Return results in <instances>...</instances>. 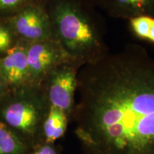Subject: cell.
Returning a JSON list of instances; mask_svg holds the SVG:
<instances>
[{
    "mask_svg": "<svg viewBox=\"0 0 154 154\" xmlns=\"http://www.w3.org/2000/svg\"><path fill=\"white\" fill-rule=\"evenodd\" d=\"M71 119L82 154H154V58L128 44L83 65Z\"/></svg>",
    "mask_w": 154,
    "mask_h": 154,
    "instance_id": "obj_1",
    "label": "cell"
},
{
    "mask_svg": "<svg viewBox=\"0 0 154 154\" xmlns=\"http://www.w3.org/2000/svg\"><path fill=\"white\" fill-rule=\"evenodd\" d=\"M54 38L81 66L109 52L101 20L78 0H51L48 7Z\"/></svg>",
    "mask_w": 154,
    "mask_h": 154,
    "instance_id": "obj_2",
    "label": "cell"
},
{
    "mask_svg": "<svg viewBox=\"0 0 154 154\" xmlns=\"http://www.w3.org/2000/svg\"><path fill=\"white\" fill-rule=\"evenodd\" d=\"M50 104L42 86H26L15 90L13 99L2 110L3 122L26 140L42 136Z\"/></svg>",
    "mask_w": 154,
    "mask_h": 154,
    "instance_id": "obj_3",
    "label": "cell"
},
{
    "mask_svg": "<svg viewBox=\"0 0 154 154\" xmlns=\"http://www.w3.org/2000/svg\"><path fill=\"white\" fill-rule=\"evenodd\" d=\"M81 67L74 61L61 63L48 74L41 85L50 106L60 109L69 119L74 109L77 76Z\"/></svg>",
    "mask_w": 154,
    "mask_h": 154,
    "instance_id": "obj_4",
    "label": "cell"
},
{
    "mask_svg": "<svg viewBox=\"0 0 154 154\" xmlns=\"http://www.w3.org/2000/svg\"><path fill=\"white\" fill-rule=\"evenodd\" d=\"M12 33L26 43L53 39L51 21L43 5L30 2L17 11L9 20Z\"/></svg>",
    "mask_w": 154,
    "mask_h": 154,
    "instance_id": "obj_5",
    "label": "cell"
},
{
    "mask_svg": "<svg viewBox=\"0 0 154 154\" xmlns=\"http://www.w3.org/2000/svg\"><path fill=\"white\" fill-rule=\"evenodd\" d=\"M26 54L31 86H41L55 67L61 63L74 61L54 38L28 43Z\"/></svg>",
    "mask_w": 154,
    "mask_h": 154,
    "instance_id": "obj_6",
    "label": "cell"
},
{
    "mask_svg": "<svg viewBox=\"0 0 154 154\" xmlns=\"http://www.w3.org/2000/svg\"><path fill=\"white\" fill-rule=\"evenodd\" d=\"M26 42L19 40L0 57V71L7 88L17 90L30 85Z\"/></svg>",
    "mask_w": 154,
    "mask_h": 154,
    "instance_id": "obj_7",
    "label": "cell"
},
{
    "mask_svg": "<svg viewBox=\"0 0 154 154\" xmlns=\"http://www.w3.org/2000/svg\"><path fill=\"white\" fill-rule=\"evenodd\" d=\"M101 4L114 18L128 20L140 16L154 18V0H102Z\"/></svg>",
    "mask_w": 154,
    "mask_h": 154,
    "instance_id": "obj_8",
    "label": "cell"
},
{
    "mask_svg": "<svg viewBox=\"0 0 154 154\" xmlns=\"http://www.w3.org/2000/svg\"><path fill=\"white\" fill-rule=\"evenodd\" d=\"M69 119L60 109L50 106L44 120L42 135L44 142L54 143L56 140L64 136Z\"/></svg>",
    "mask_w": 154,
    "mask_h": 154,
    "instance_id": "obj_9",
    "label": "cell"
},
{
    "mask_svg": "<svg viewBox=\"0 0 154 154\" xmlns=\"http://www.w3.org/2000/svg\"><path fill=\"white\" fill-rule=\"evenodd\" d=\"M27 150L26 140L0 121V154H25Z\"/></svg>",
    "mask_w": 154,
    "mask_h": 154,
    "instance_id": "obj_10",
    "label": "cell"
},
{
    "mask_svg": "<svg viewBox=\"0 0 154 154\" xmlns=\"http://www.w3.org/2000/svg\"><path fill=\"white\" fill-rule=\"evenodd\" d=\"M152 19L153 17L148 16L136 17L128 19L131 29L136 37L148 41Z\"/></svg>",
    "mask_w": 154,
    "mask_h": 154,
    "instance_id": "obj_11",
    "label": "cell"
},
{
    "mask_svg": "<svg viewBox=\"0 0 154 154\" xmlns=\"http://www.w3.org/2000/svg\"><path fill=\"white\" fill-rule=\"evenodd\" d=\"M14 45V35H12V32L10 29L0 25V53H7Z\"/></svg>",
    "mask_w": 154,
    "mask_h": 154,
    "instance_id": "obj_12",
    "label": "cell"
},
{
    "mask_svg": "<svg viewBox=\"0 0 154 154\" xmlns=\"http://www.w3.org/2000/svg\"><path fill=\"white\" fill-rule=\"evenodd\" d=\"M32 0H0V14L19 11Z\"/></svg>",
    "mask_w": 154,
    "mask_h": 154,
    "instance_id": "obj_13",
    "label": "cell"
},
{
    "mask_svg": "<svg viewBox=\"0 0 154 154\" xmlns=\"http://www.w3.org/2000/svg\"><path fill=\"white\" fill-rule=\"evenodd\" d=\"M30 154H59L54 143H44L38 144L34 147V149Z\"/></svg>",
    "mask_w": 154,
    "mask_h": 154,
    "instance_id": "obj_14",
    "label": "cell"
},
{
    "mask_svg": "<svg viewBox=\"0 0 154 154\" xmlns=\"http://www.w3.org/2000/svg\"><path fill=\"white\" fill-rule=\"evenodd\" d=\"M7 86L6 85L5 80H4L2 75L1 71H0V99L5 94Z\"/></svg>",
    "mask_w": 154,
    "mask_h": 154,
    "instance_id": "obj_15",
    "label": "cell"
},
{
    "mask_svg": "<svg viewBox=\"0 0 154 154\" xmlns=\"http://www.w3.org/2000/svg\"><path fill=\"white\" fill-rule=\"evenodd\" d=\"M148 41L154 44V18H153V19H152L151 28H150V32H149V39H148Z\"/></svg>",
    "mask_w": 154,
    "mask_h": 154,
    "instance_id": "obj_16",
    "label": "cell"
},
{
    "mask_svg": "<svg viewBox=\"0 0 154 154\" xmlns=\"http://www.w3.org/2000/svg\"><path fill=\"white\" fill-rule=\"evenodd\" d=\"M78 1L81 2L86 4V5H88L90 3H101L102 0H78Z\"/></svg>",
    "mask_w": 154,
    "mask_h": 154,
    "instance_id": "obj_17",
    "label": "cell"
}]
</instances>
